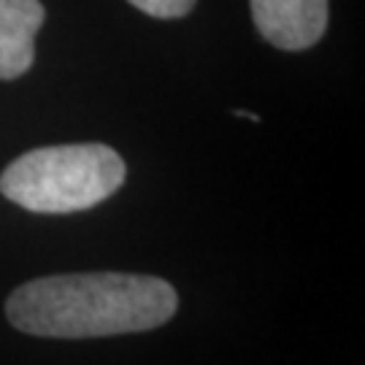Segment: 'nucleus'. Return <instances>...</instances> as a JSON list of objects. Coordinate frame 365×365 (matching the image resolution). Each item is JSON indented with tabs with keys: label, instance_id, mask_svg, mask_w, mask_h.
Listing matches in <instances>:
<instances>
[{
	"label": "nucleus",
	"instance_id": "obj_1",
	"mask_svg": "<svg viewBox=\"0 0 365 365\" xmlns=\"http://www.w3.org/2000/svg\"><path fill=\"white\" fill-rule=\"evenodd\" d=\"M165 279L138 274H60L33 279L6 300L16 330L46 339H103L144 333L176 314Z\"/></svg>",
	"mask_w": 365,
	"mask_h": 365
},
{
	"label": "nucleus",
	"instance_id": "obj_2",
	"mask_svg": "<svg viewBox=\"0 0 365 365\" xmlns=\"http://www.w3.org/2000/svg\"><path fill=\"white\" fill-rule=\"evenodd\" d=\"M125 160L106 144L41 146L9 163L0 192L33 214H76L117 192Z\"/></svg>",
	"mask_w": 365,
	"mask_h": 365
},
{
	"label": "nucleus",
	"instance_id": "obj_3",
	"mask_svg": "<svg viewBox=\"0 0 365 365\" xmlns=\"http://www.w3.org/2000/svg\"><path fill=\"white\" fill-rule=\"evenodd\" d=\"M260 36L276 49L300 52L325 36L327 0H249Z\"/></svg>",
	"mask_w": 365,
	"mask_h": 365
},
{
	"label": "nucleus",
	"instance_id": "obj_4",
	"mask_svg": "<svg viewBox=\"0 0 365 365\" xmlns=\"http://www.w3.org/2000/svg\"><path fill=\"white\" fill-rule=\"evenodd\" d=\"M46 19L41 0H0V81L30 71L36 60V33Z\"/></svg>",
	"mask_w": 365,
	"mask_h": 365
},
{
	"label": "nucleus",
	"instance_id": "obj_5",
	"mask_svg": "<svg viewBox=\"0 0 365 365\" xmlns=\"http://www.w3.org/2000/svg\"><path fill=\"white\" fill-rule=\"evenodd\" d=\"M155 19H182L195 9V0H128Z\"/></svg>",
	"mask_w": 365,
	"mask_h": 365
}]
</instances>
